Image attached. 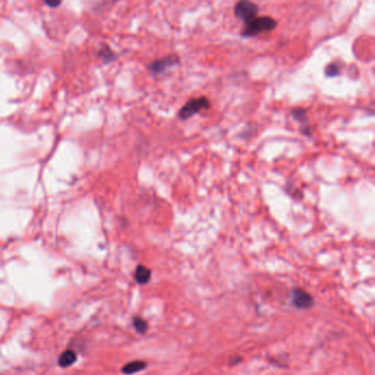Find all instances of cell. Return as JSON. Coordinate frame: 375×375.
Here are the masks:
<instances>
[{
  "mask_svg": "<svg viewBox=\"0 0 375 375\" xmlns=\"http://www.w3.org/2000/svg\"><path fill=\"white\" fill-rule=\"evenodd\" d=\"M47 5L50 7H57V6L61 5V3H47Z\"/></svg>",
  "mask_w": 375,
  "mask_h": 375,
  "instance_id": "obj_14",
  "label": "cell"
},
{
  "mask_svg": "<svg viewBox=\"0 0 375 375\" xmlns=\"http://www.w3.org/2000/svg\"><path fill=\"white\" fill-rule=\"evenodd\" d=\"M234 14L239 20H242L244 23H248L249 21L253 20L254 18L257 17L258 7L254 3L242 0V2H239L235 6Z\"/></svg>",
  "mask_w": 375,
  "mask_h": 375,
  "instance_id": "obj_3",
  "label": "cell"
},
{
  "mask_svg": "<svg viewBox=\"0 0 375 375\" xmlns=\"http://www.w3.org/2000/svg\"><path fill=\"white\" fill-rule=\"evenodd\" d=\"M277 27V21L269 16L256 17L253 20L244 23V28L241 31L242 38H253L265 32L273 31Z\"/></svg>",
  "mask_w": 375,
  "mask_h": 375,
  "instance_id": "obj_1",
  "label": "cell"
},
{
  "mask_svg": "<svg viewBox=\"0 0 375 375\" xmlns=\"http://www.w3.org/2000/svg\"><path fill=\"white\" fill-rule=\"evenodd\" d=\"M75 361H76V353L72 350H67L60 355L59 364L63 367H67L69 365H72Z\"/></svg>",
  "mask_w": 375,
  "mask_h": 375,
  "instance_id": "obj_8",
  "label": "cell"
},
{
  "mask_svg": "<svg viewBox=\"0 0 375 375\" xmlns=\"http://www.w3.org/2000/svg\"><path fill=\"white\" fill-rule=\"evenodd\" d=\"M133 326L135 328V330L140 333H144L147 330V322L144 319L140 318V317H134Z\"/></svg>",
  "mask_w": 375,
  "mask_h": 375,
  "instance_id": "obj_10",
  "label": "cell"
},
{
  "mask_svg": "<svg viewBox=\"0 0 375 375\" xmlns=\"http://www.w3.org/2000/svg\"><path fill=\"white\" fill-rule=\"evenodd\" d=\"M292 116L296 121L301 122L303 126L307 125L308 117H307V111H306L305 108H302V107L294 108L292 110Z\"/></svg>",
  "mask_w": 375,
  "mask_h": 375,
  "instance_id": "obj_9",
  "label": "cell"
},
{
  "mask_svg": "<svg viewBox=\"0 0 375 375\" xmlns=\"http://www.w3.org/2000/svg\"><path fill=\"white\" fill-rule=\"evenodd\" d=\"M99 55L102 57L103 60L107 61V62H109V61H111V60L115 59L114 52L110 49H109L108 45H103L102 49L99 51Z\"/></svg>",
  "mask_w": 375,
  "mask_h": 375,
  "instance_id": "obj_12",
  "label": "cell"
},
{
  "mask_svg": "<svg viewBox=\"0 0 375 375\" xmlns=\"http://www.w3.org/2000/svg\"><path fill=\"white\" fill-rule=\"evenodd\" d=\"M134 279L139 284H146L151 279V270L144 267V265H139L137 270H135Z\"/></svg>",
  "mask_w": 375,
  "mask_h": 375,
  "instance_id": "obj_6",
  "label": "cell"
},
{
  "mask_svg": "<svg viewBox=\"0 0 375 375\" xmlns=\"http://www.w3.org/2000/svg\"><path fill=\"white\" fill-rule=\"evenodd\" d=\"M177 64H179V56L177 54H170L160 60L153 61L148 66V70L154 75H160L165 73L169 68L177 65Z\"/></svg>",
  "mask_w": 375,
  "mask_h": 375,
  "instance_id": "obj_4",
  "label": "cell"
},
{
  "mask_svg": "<svg viewBox=\"0 0 375 375\" xmlns=\"http://www.w3.org/2000/svg\"><path fill=\"white\" fill-rule=\"evenodd\" d=\"M302 133L307 135V137H310L312 135V127L306 125L305 128H302Z\"/></svg>",
  "mask_w": 375,
  "mask_h": 375,
  "instance_id": "obj_13",
  "label": "cell"
},
{
  "mask_svg": "<svg viewBox=\"0 0 375 375\" xmlns=\"http://www.w3.org/2000/svg\"><path fill=\"white\" fill-rule=\"evenodd\" d=\"M325 73L328 77H335L340 74V66L338 63H330L328 64Z\"/></svg>",
  "mask_w": 375,
  "mask_h": 375,
  "instance_id": "obj_11",
  "label": "cell"
},
{
  "mask_svg": "<svg viewBox=\"0 0 375 375\" xmlns=\"http://www.w3.org/2000/svg\"><path fill=\"white\" fill-rule=\"evenodd\" d=\"M210 108V100L205 96L198 97V98H192L187 101L185 105L179 109L177 117L180 120H189L194 117L199 111Z\"/></svg>",
  "mask_w": 375,
  "mask_h": 375,
  "instance_id": "obj_2",
  "label": "cell"
},
{
  "mask_svg": "<svg viewBox=\"0 0 375 375\" xmlns=\"http://www.w3.org/2000/svg\"><path fill=\"white\" fill-rule=\"evenodd\" d=\"M145 366H146V363L143 361H133V362H130V363L126 364L124 368H122V372L126 374H134V373L143 370V368H145Z\"/></svg>",
  "mask_w": 375,
  "mask_h": 375,
  "instance_id": "obj_7",
  "label": "cell"
},
{
  "mask_svg": "<svg viewBox=\"0 0 375 375\" xmlns=\"http://www.w3.org/2000/svg\"><path fill=\"white\" fill-rule=\"evenodd\" d=\"M292 298H293L294 305L302 309L310 308L313 306V303H314L313 297L310 296L307 292H305V290L301 289V288L293 289Z\"/></svg>",
  "mask_w": 375,
  "mask_h": 375,
  "instance_id": "obj_5",
  "label": "cell"
}]
</instances>
